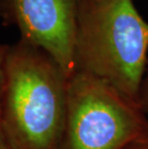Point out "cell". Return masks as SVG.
<instances>
[{
	"instance_id": "cell-1",
	"label": "cell",
	"mask_w": 148,
	"mask_h": 149,
	"mask_svg": "<svg viewBox=\"0 0 148 149\" xmlns=\"http://www.w3.org/2000/svg\"><path fill=\"white\" fill-rule=\"evenodd\" d=\"M68 78L40 48L19 40L9 46L0 100V131L12 149H60Z\"/></svg>"
},
{
	"instance_id": "cell-2",
	"label": "cell",
	"mask_w": 148,
	"mask_h": 149,
	"mask_svg": "<svg viewBox=\"0 0 148 149\" xmlns=\"http://www.w3.org/2000/svg\"><path fill=\"white\" fill-rule=\"evenodd\" d=\"M148 54V23L133 0H80L76 70L87 72L140 104Z\"/></svg>"
},
{
	"instance_id": "cell-3",
	"label": "cell",
	"mask_w": 148,
	"mask_h": 149,
	"mask_svg": "<svg viewBox=\"0 0 148 149\" xmlns=\"http://www.w3.org/2000/svg\"><path fill=\"white\" fill-rule=\"evenodd\" d=\"M148 141V118L138 104L87 72L67 82L60 149H129Z\"/></svg>"
},
{
	"instance_id": "cell-4",
	"label": "cell",
	"mask_w": 148,
	"mask_h": 149,
	"mask_svg": "<svg viewBox=\"0 0 148 149\" xmlns=\"http://www.w3.org/2000/svg\"><path fill=\"white\" fill-rule=\"evenodd\" d=\"M80 0H0V21L40 48L69 79L76 71L75 33Z\"/></svg>"
},
{
	"instance_id": "cell-5",
	"label": "cell",
	"mask_w": 148,
	"mask_h": 149,
	"mask_svg": "<svg viewBox=\"0 0 148 149\" xmlns=\"http://www.w3.org/2000/svg\"><path fill=\"white\" fill-rule=\"evenodd\" d=\"M140 104L142 109L143 113L148 118V54L145 65V71H144L142 83L140 88Z\"/></svg>"
},
{
	"instance_id": "cell-6",
	"label": "cell",
	"mask_w": 148,
	"mask_h": 149,
	"mask_svg": "<svg viewBox=\"0 0 148 149\" xmlns=\"http://www.w3.org/2000/svg\"><path fill=\"white\" fill-rule=\"evenodd\" d=\"M9 46L10 45H8V44L0 43V88L2 87L3 84V78H4V63H5L6 55H7Z\"/></svg>"
},
{
	"instance_id": "cell-7",
	"label": "cell",
	"mask_w": 148,
	"mask_h": 149,
	"mask_svg": "<svg viewBox=\"0 0 148 149\" xmlns=\"http://www.w3.org/2000/svg\"><path fill=\"white\" fill-rule=\"evenodd\" d=\"M0 149H12V147L9 145L7 141L5 139L1 131H0Z\"/></svg>"
},
{
	"instance_id": "cell-8",
	"label": "cell",
	"mask_w": 148,
	"mask_h": 149,
	"mask_svg": "<svg viewBox=\"0 0 148 149\" xmlns=\"http://www.w3.org/2000/svg\"><path fill=\"white\" fill-rule=\"evenodd\" d=\"M129 149H148V141L144 142V143H140V144L135 145V146L129 148Z\"/></svg>"
},
{
	"instance_id": "cell-9",
	"label": "cell",
	"mask_w": 148,
	"mask_h": 149,
	"mask_svg": "<svg viewBox=\"0 0 148 149\" xmlns=\"http://www.w3.org/2000/svg\"><path fill=\"white\" fill-rule=\"evenodd\" d=\"M0 100H1V88H0Z\"/></svg>"
}]
</instances>
